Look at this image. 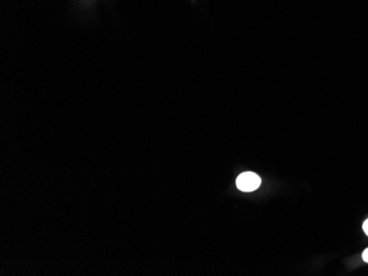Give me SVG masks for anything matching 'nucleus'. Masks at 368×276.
I'll return each instance as SVG.
<instances>
[{
    "label": "nucleus",
    "mask_w": 368,
    "mask_h": 276,
    "mask_svg": "<svg viewBox=\"0 0 368 276\" xmlns=\"http://www.w3.org/2000/svg\"><path fill=\"white\" fill-rule=\"evenodd\" d=\"M260 177L253 173V172H246L237 177L236 185L241 192H253L260 186Z\"/></svg>",
    "instance_id": "nucleus-1"
},
{
    "label": "nucleus",
    "mask_w": 368,
    "mask_h": 276,
    "mask_svg": "<svg viewBox=\"0 0 368 276\" xmlns=\"http://www.w3.org/2000/svg\"><path fill=\"white\" fill-rule=\"evenodd\" d=\"M363 260H364L366 263H368V248L364 251V253H363Z\"/></svg>",
    "instance_id": "nucleus-2"
},
{
    "label": "nucleus",
    "mask_w": 368,
    "mask_h": 276,
    "mask_svg": "<svg viewBox=\"0 0 368 276\" xmlns=\"http://www.w3.org/2000/svg\"><path fill=\"white\" fill-rule=\"evenodd\" d=\"M363 229H364V232H365V234L368 236V219H367L366 222L364 223V225H363Z\"/></svg>",
    "instance_id": "nucleus-3"
}]
</instances>
